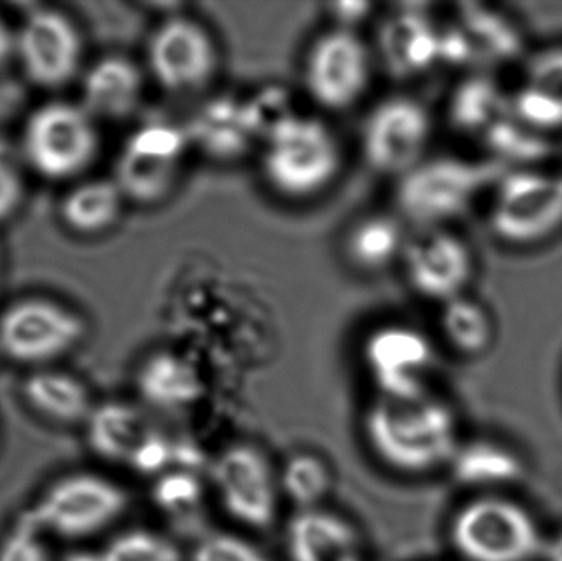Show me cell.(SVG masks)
<instances>
[{
  "instance_id": "obj_17",
  "label": "cell",
  "mask_w": 562,
  "mask_h": 561,
  "mask_svg": "<svg viewBox=\"0 0 562 561\" xmlns=\"http://www.w3.org/2000/svg\"><path fill=\"white\" fill-rule=\"evenodd\" d=\"M406 282L429 302L445 303L465 295L475 272V257L464 237L449 227L419 231L402 259Z\"/></svg>"
},
{
  "instance_id": "obj_6",
  "label": "cell",
  "mask_w": 562,
  "mask_h": 561,
  "mask_svg": "<svg viewBox=\"0 0 562 561\" xmlns=\"http://www.w3.org/2000/svg\"><path fill=\"white\" fill-rule=\"evenodd\" d=\"M19 148L26 168L38 177L72 180L99 155L98 121L79 102H45L26 117Z\"/></svg>"
},
{
  "instance_id": "obj_23",
  "label": "cell",
  "mask_w": 562,
  "mask_h": 561,
  "mask_svg": "<svg viewBox=\"0 0 562 561\" xmlns=\"http://www.w3.org/2000/svg\"><path fill=\"white\" fill-rule=\"evenodd\" d=\"M408 243L405 223L396 214L373 213L350 224L342 253L353 270L376 276L402 262Z\"/></svg>"
},
{
  "instance_id": "obj_41",
  "label": "cell",
  "mask_w": 562,
  "mask_h": 561,
  "mask_svg": "<svg viewBox=\"0 0 562 561\" xmlns=\"http://www.w3.org/2000/svg\"><path fill=\"white\" fill-rule=\"evenodd\" d=\"M0 280H2V249H0Z\"/></svg>"
},
{
  "instance_id": "obj_21",
  "label": "cell",
  "mask_w": 562,
  "mask_h": 561,
  "mask_svg": "<svg viewBox=\"0 0 562 561\" xmlns=\"http://www.w3.org/2000/svg\"><path fill=\"white\" fill-rule=\"evenodd\" d=\"M376 49L392 75L412 78L441 63V29L425 13L396 12L383 23Z\"/></svg>"
},
{
  "instance_id": "obj_30",
  "label": "cell",
  "mask_w": 562,
  "mask_h": 561,
  "mask_svg": "<svg viewBox=\"0 0 562 561\" xmlns=\"http://www.w3.org/2000/svg\"><path fill=\"white\" fill-rule=\"evenodd\" d=\"M439 329L446 346L461 358H482L495 343V322L491 312L468 293L441 305Z\"/></svg>"
},
{
  "instance_id": "obj_38",
  "label": "cell",
  "mask_w": 562,
  "mask_h": 561,
  "mask_svg": "<svg viewBox=\"0 0 562 561\" xmlns=\"http://www.w3.org/2000/svg\"><path fill=\"white\" fill-rule=\"evenodd\" d=\"M373 5L360 2H340L330 5L329 15L334 19V26L339 29L356 30L359 23L366 22L372 15Z\"/></svg>"
},
{
  "instance_id": "obj_35",
  "label": "cell",
  "mask_w": 562,
  "mask_h": 561,
  "mask_svg": "<svg viewBox=\"0 0 562 561\" xmlns=\"http://www.w3.org/2000/svg\"><path fill=\"white\" fill-rule=\"evenodd\" d=\"M203 496L200 480L190 471H167L158 476L154 500L165 513L173 514L193 509Z\"/></svg>"
},
{
  "instance_id": "obj_22",
  "label": "cell",
  "mask_w": 562,
  "mask_h": 561,
  "mask_svg": "<svg viewBox=\"0 0 562 561\" xmlns=\"http://www.w3.org/2000/svg\"><path fill=\"white\" fill-rule=\"evenodd\" d=\"M510 104L520 121L543 134L562 128V46L544 49L528 61Z\"/></svg>"
},
{
  "instance_id": "obj_10",
  "label": "cell",
  "mask_w": 562,
  "mask_h": 561,
  "mask_svg": "<svg viewBox=\"0 0 562 561\" xmlns=\"http://www.w3.org/2000/svg\"><path fill=\"white\" fill-rule=\"evenodd\" d=\"M88 335L85 318L46 296L15 300L0 313V355L43 369L75 351Z\"/></svg>"
},
{
  "instance_id": "obj_37",
  "label": "cell",
  "mask_w": 562,
  "mask_h": 561,
  "mask_svg": "<svg viewBox=\"0 0 562 561\" xmlns=\"http://www.w3.org/2000/svg\"><path fill=\"white\" fill-rule=\"evenodd\" d=\"M0 561H52L45 534L23 517L0 542Z\"/></svg>"
},
{
  "instance_id": "obj_8",
  "label": "cell",
  "mask_w": 562,
  "mask_h": 561,
  "mask_svg": "<svg viewBox=\"0 0 562 561\" xmlns=\"http://www.w3.org/2000/svg\"><path fill=\"white\" fill-rule=\"evenodd\" d=\"M128 506L131 497L121 484L79 471L49 484L25 517L43 534L76 542L117 523Z\"/></svg>"
},
{
  "instance_id": "obj_34",
  "label": "cell",
  "mask_w": 562,
  "mask_h": 561,
  "mask_svg": "<svg viewBox=\"0 0 562 561\" xmlns=\"http://www.w3.org/2000/svg\"><path fill=\"white\" fill-rule=\"evenodd\" d=\"M25 168L19 145L0 137V224L15 216L25 200Z\"/></svg>"
},
{
  "instance_id": "obj_5",
  "label": "cell",
  "mask_w": 562,
  "mask_h": 561,
  "mask_svg": "<svg viewBox=\"0 0 562 561\" xmlns=\"http://www.w3.org/2000/svg\"><path fill=\"white\" fill-rule=\"evenodd\" d=\"M487 224L501 243L533 247L562 231V170H505L491 190Z\"/></svg>"
},
{
  "instance_id": "obj_15",
  "label": "cell",
  "mask_w": 562,
  "mask_h": 561,
  "mask_svg": "<svg viewBox=\"0 0 562 561\" xmlns=\"http://www.w3.org/2000/svg\"><path fill=\"white\" fill-rule=\"evenodd\" d=\"M85 43L78 25L61 10L30 12L15 32V58L36 88L61 89L82 68Z\"/></svg>"
},
{
  "instance_id": "obj_14",
  "label": "cell",
  "mask_w": 562,
  "mask_h": 561,
  "mask_svg": "<svg viewBox=\"0 0 562 561\" xmlns=\"http://www.w3.org/2000/svg\"><path fill=\"white\" fill-rule=\"evenodd\" d=\"M211 481L221 506L243 526L266 530L279 510V478L260 448L231 445L211 464Z\"/></svg>"
},
{
  "instance_id": "obj_29",
  "label": "cell",
  "mask_w": 562,
  "mask_h": 561,
  "mask_svg": "<svg viewBox=\"0 0 562 561\" xmlns=\"http://www.w3.org/2000/svg\"><path fill=\"white\" fill-rule=\"evenodd\" d=\"M481 141L487 148V158L505 170L547 167L553 155L548 135L525 124L512 111L498 119Z\"/></svg>"
},
{
  "instance_id": "obj_9",
  "label": "cell",
  "mask_w": 562,
  "mask_h": 561,
  "mask_svg": "<svg viewBox=\"0 0 562 561\" xmlns=\"http://www.w3.org/2000/svg\"><path fill=\"white\" fill-rule=\"evenodd\" d=\"M147 71L167 94L206 91L221 69L216 36L194 16L177 13L158 23L147 42Z\"/></svg>"
},
{
  "instance_id": "obj_11",
  "label": "cell",
  "mask_w": 562,
  "mask_h": 561,
  "mask_svg": "<svg viewBox=\"0 0 562 561\" xmlns=\"http://www.w3.org/2000/svg\"><path fill=\"white\" fill-rule=\"evenodd\" d=\"M375 52L356 30H330L317 35L303 63L307 98L329 112H342L362 101L372 85Z\"/></svg>"
},
{
  "instance_id": "obj_40",
  "label": "cell",
  "mask_w": 562,
  "mask_h": 561,
  "mask_svg": "<svg viewBox=\"0 0 562 561\" xmlns=\"http://www.w3.org/2000/svg\"><path fill=\"white\" fill-rule=\"evenodd\" d=\"M544 561H562V530L547 540L543 552Z\"/></svg>"
},
{
  "instance_id": "obj_19",
  "label": "cell",
  "mask_w": 562,
  "mask_h": 561,
  "mask_svg": "<svg viewBox=\"0 0 562 561\" xmlns=\"http://www.w3.org/2000/svg\"><path fill=\"white\" fill-rule=\"evenodd\" d=\"M144 91L137 63L124 55L102 56L82 72L79 104L95 121H124L138 111Z\"/></svg>"
},
{
  "instance_id": "obj_39",
  "label": "cell",
  "mask_w": 562,
  "mask_h": 561,
  "mask_svg": "<svg viewBox=\"0 0 562 561\" xmlns=\"http://www.w3.org/2000/svg\"><path fill=\"white\" fill-rule=\"evenodd\" d=\"M10 56H15V33L10 32L5 23L0 20V66H2Z\"/></svg>"
},
{
  "instance_id": "obj_31",
  "label": "cell",
  "mask_w": 562,
  "mask_h": 561,
  "mask_svg": "<svg viewBox=\"0 0 562 561\" xmlns=\"http://www.w3.org/2000/svg\"><path fill=\"white\" fill-rule=\"evenodd\" d=\"M461 25L477 55L510 61L524 52V33L508 13L484 5H465Z\"/></svg>"
},
{
  "instance_id": "obj_3",
  "label": "cell",
  "mask_w": 562,
  "mask_h": 561,
  "mask_svg": "<svg viewBox=\"0 0 562 561\" xmlns=\"http://www.w3.org/2000/svg\"><path fill=\"white\" fill-rule=\"evenodd\" d=\"M504 171L487 157H426L396 180V216L419 231L448 227L491 193Z\"/></svg>"
},
{
  "instance_id": "obj_27",
  "label": "cell",
  "mask_w": 562,
  "mask_h": 561,
  "mask_svg": "<svg viewBox=\"0 0 562 561\" xmlns=\"http://www.w3.org/2000/svg\"><path fill=\"white\" fill-rule=\"evenodd\" d=\"M23 397L36 414L59 425L86 424L94 411L89 389L58 369H36L23 382Z\"/></svg>"
},
{
  "instance_id": "obj_33",
  "label": "cell",
  "mask_w": 562,
  "mask_h": 561,
  "mask_svg": "<svg viewBox=\"0 0 562 561\" xmlns=\"http://www.w3.org/2000/svg\"><path fill=\"white\" fill-rule=\"evenodd\" d=\"M92 561H183V553L161 534L132 529L109 540Z\"/></svg>"
},
{
  "instance_id": "obj_28",
  "label": "cell",
  "mask_w": 562,
  "mask_h": 561,
  "mask_svg": "<svg viewBox=\"0 0 562 561\" xmlns=\"http://www.w3.org/2000/svg\"><path fill=\"white\" fill-rule=\"evenodd\" d=\"M512 111L510 98L487 75L462 79L448 102V121L456 132L472 137L482 135Z\"/></svg>"
},
{
  "instance_id": "obj_32",
  "label": "cell",
  "mask_w": 562,
  "mask_h": 561,
  "mask_svg": "<svg viewBox=\"0 0 562 561\" xmlns=\"http://www.w3.org/2000/svg\"><path fill=\"white\" fill-rule=\"evenodd\" d=\"M280 491L297 510L319 509L333 490V471L323 458L296 453L288 458L279 478Z\"/></svg>"
},
{
  "instance_id": "obj_7",
  "label": "cell",
  "mask_w": 562,
  "mask_h": 561,
  "mask_svg": "<svg viewBox=\"0 0 562 561\" xmlns=\"http://www.w3.org/2000/svg\"><path fill=\"white\" fill-rule=\"evenodd\" d=\"M190 152L184 125L147 122L125 138L111 178L127 203L157 206L177 191Z\"/></svg>"
},
{
  "instance_id": "obj_2",
  "label": "cell",
  "mask_w": 562,
  "mask_h": 561,
  "mask_svg": "<svg viewBox=\"0 0 562 561\" xmlns=\"http://www.w3.org/2000/svg\"><path fill=\"white\" fill-rule=\"evenodd\" d=\"M339 135L323 119L294 112L260 145V173L280 198L303 203L326 193L342 173Z\"/></svg>"
},
{
  "instance_id": "obj_13",
  "label": "cell",
  "mask_w": 562,
  "mask_h": 561,
  "mask_svg": "<svg viewBox=\"0 0 562 561\" xmlns=\"http://www.w3.org/2000/svg\"><path fill=\"white\" fill-rule=\"evenodd\" d=\"M92 453L144 476H161L175 460V445L137 405L111 401L95 405L86 422Z\"/></svg>"
},
{
  "instance_id": "obj_16",
  "label": "cell",
  "mask_w": 562,
  "mask_h": 561,
  "mask_svg": "<svg viewBox=\"0 0 562 561\" xmlns=\"http://www.w3.org/2000/svg\"><path fill=\"white\" fill-rule=\"evenodd\" d=\"M362 358L376 397L413 401L429 394L426 374L435 361V348L418 329L380 326L367 336Z\"/></svg>"
},
{
  "instance_id": "obj_26",
  "label": "cell",
  "mask_w": 562,
  "mask_h": 561,
  "mask_svg": "<svg viewBox=\"0 0 562 561\" xmlns=\"http://www.w3.org/2000/svg\"><path fill=\"white\" fill-rule=\"evenodd\" d=\"M125 203L124 194L112 178H91L66 191L59 203V220L66 229L78 236H102L117 226Z\"/></svg>"
},
{
  "instance_id": "obj_20",
  "label": "cell",
  "mask_w": 562,
  "mask_h": 561,
  "mask_svg": "<svg viewBox=\"0 0 562 561\" xmlns=\"http://www.w3.org/2000/svg\"><path fill=\"white\" fill-rule=\"evenodd\" d=\"M290 561H366L356 527L329 510H297L284 536Z\"/></svg>"
},
{
  "instance_id": "obj_24",
  "label": "cell",
  "mask_w": 562,
  "mask_h": 561,
  "mask_svg": "<svg viewBox=\"0 0 562 561\" xmlns=\"http://www.w3.org/2000/svg\"><path fill=\"white\" fill-rule=\"evenodd\" d=\"M448 468L456 483L485 493L515 486L527 476V463L521 455L492 438L461 444Z\"/></svg>"
},
{
  "instance_id": "obj_36",
  "label": "cell",
  "mask_w": 562,
  "mask_h": 561,
  "mask_svg": "<svg viewBox=\"0 0 562 561\" xmlns=\"http://www.w3.org/2000/svg\"><path fill=\"white\" fill-rule=\"evenodd\" d=\"M191 561H272L252 542L234 534L204 537L191 553Z\"/></svg>"
},
{
  "instance_id": "obj_25",
  "label": "cell",
  "mask_w": 562,
  "mask_h": 561,
  "mask_svg": "<svg viewBox=\"0 0 562 561\" xmlns=\"http://www.w3.org/2000/svg\"><path fill=\"white\" fill-rule=\"evenodd\" d=\"M138 394L150 407L178 411L196 404L204 394L203 381L183 356L158 351L148 356L137 371Z\"/></svg>"
},
{
  "instance_id": "obj_18",
  "label": "cell",
  "mask_w": 562,
  "mask_h": 561,
  "mask_svg": "<svg viewBox=\"0 0 562 561\" xmlns=\"http://www.w3.org/2000/svg\"><path fill=\"white\" fill-rule=\"evenodd\" d=\"M191 148L211 160L234 161L260 147L249 102L236 96L207 99L184 125Z\"/></svg>"
},
{
  "instance_id": "obj_1",
  "label": "cell",
  "mask_w": 562,
  "mask_h": 561,
  "mask_svg": "<svg viewBox=\"0 0 562 561\" xmlns=\"http://www.w3.org/2000/svg\"><path fill=\"white\" fill-rule=\"evenodd\" d=\"M363 435L380 463L408 476L448 468L462 444L458 414L431 392L413 401L376 397L363 415Z\"/></svg>"
},
{
  "instance_id": "obj_4",
  "label": "cell",
  "mask_w": 562,
  "mask_h": 561,
  "mask_svg": "<svg viewBox=\"0 0 562 561\" xmlns=\"http://www.w3.org/2000/svg\"><path fill=\"white\" fill-rule=\"evenodd\" d=\"M547 540L537 516L502 493L479 494L449 524V542L464 561H537Z\"/></svg>"
},
{
  "instance_id": "obj_12",
  "label": "cell",
  "mask_w": 562,
  "mask_h": 561,
  "mask_svg": "<svg viewBox=\"0 0 562 561\" xmlns=\"http://www.w3.org/2000/svg\"><path fill=\"white\" fill-rule=\"evenodd\" d=\"M435 122L419 99L396 94L382 99L360 128V152L373 173L395 180L428 157Z\"/></svg>"
}]
</instances>
